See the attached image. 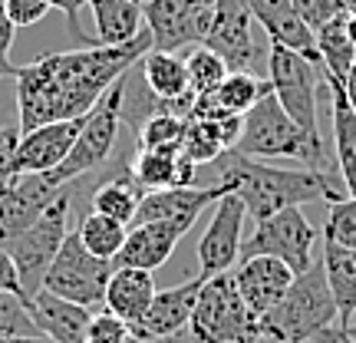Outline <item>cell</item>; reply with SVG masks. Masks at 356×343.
I'll list each match as a JSON object with an SVG mask.
<instances>
[{
  "label": "cell",
  "instance_id": "13",
  "mask_svg": "<svg viewBox=\"0 0 356 343\" xmlns=\"http://www.w3.org/2000/svg\"><path fill=\"white\" fill-rule=\"evenodd\" d=\"M66 185H56L50 172H13L0 182V241H10L37 221Z\"/></svg>",
  "mask_w": 356,
  "mask_h": 343
},
{
  "label": "cell",
  "instance_id": "9",
  "mask_svg": "<svg viewBox=\"0 0 356 343\" xmlns=\"http://www.w3.org/2000/svg\"><path fill=\"white\" fill-rule=\"evenodd\" d=\"M113 271V261L92 255L86 244L79 241V234H66L60 255L53 257L50 271L43 278V291L66 297V301H76L83 307H102Z\"/></svg>",
  "mask_w": 356,
  "mask_h": 343
},
{
  "label": "cell",
  "instance_id": "31",
  "mask_svg": "<svg viewBox=\"0 0 356 343\" xmlns=\"http://www.w3.org/2000/svg\"><path fill=\"white\" fill-rule=\"evenodd\" d=\"M188 119L172 109H159L149 119H142L136 129V149H181Z\"/></svg>",
  "mask_w": 356,
  "mask_h": 343
},
{
  "label": "cell",
  "instance_id": "28",
  "mask_svg": "<svg viewBox=\"0 0 356 343\" xmlns=\"http://www.w3.org/2000/svg\"><path fill=\"white\" fill-rule=\"evenodd\" d=\"M142 3L145 0H89V10L96 17V40L106 47L136 40L145 30Z\"/></svg>",
  "mask_w": 356,
  "mask_h": 343
},
{
  "label": "cell",
  "instance_id": "47",
  "mask_svg": "<svg viewBox=\"0 0 356 343\" xmlns=\"http://www.w3.org/2000/svg\"><path fill=\"white\" fill-rule=\"evenodd\" d=\"M202 3H215V0H202Z\"/></svg>",
  "mask_w": 356,
  "mask_h": 343
},
{
  "label": "cell",
  "instance_id": "37",
  "mask_svg": "<svg viewBox=\"0 0 356 343\" xmlns=\"http://www.w3.org/2000/svg\"><path fill=\"white\" fill-rule=\"evenodd\" d=\"M3 3H7V13L17 26H33L53 10L50 0H3Z\"/></svg>",
  "mask_w": 356,
  "mask_h": 343
},
{
  "label": "cell",
  "instance_id": "20",
  "mask_svg": "<svg viewBox=\"0 0 356 343\" xmlns=\"http://www.w3.org/2000/svg\"><path fill=\"white\" fill-rule=\"evenodd\" d=\"M139 66H142V79H145V86L152 89L155 99H162L172 113L188 115L191 102H195V93H191L185 60L178 53L149 50L139 60Z\"/></svg>",
  "mask_w": 356,
  "mask_h": 343
},
{
  "label": "cell",
  "instance_id": "21",
  "mask_svg": "<svg viewBox=\"0 0 356 343\" xmlns=\"http://www.w3.org/2000/svg\"><path fill=\"white\" fill-rule=\"evenodd\" d=\"M267 93H270V79H257L248 70H231L228 77L218 83L215 93L195 96L188 115H221V113L244 115L251 106L264 99Z\"/></svg>",
  "mask_w": 356,
  "mask_h": 343
},
{
  "label": "cell",
  "instance_id": "30",
  "mask_svg": "<svg viewBox=\"0 0 356 343\" xmlns=\"http://www.w3.org/2000/svg\"><path fill=\"white\" fill-rule=\"evenodd\" d=\"M76 234L92 255L113 261V257L119 255V248L126 244L129 225H122V221H115V218H109V215H102V212H89V215L79 221Z\"/></svg>",
  "mask_w": 356,
  "mask_h": 343
},
{
  "label": "cell",
  "instance_id": "3",
  "mask_svg": "<svg viewBox=\"0 0 356 343\" xmlns=\"http://www.w3.org/2000/svg\"><path fill=\"white\" fill-rule=\"evenodd\" d=\"M231 152L248 155V159H297L307 168L337 172V162L327 159V145L310 139L304 129L284 113V106L277 102L274 89L257 106H251L244 113L241 139H238V145Z\"/></svg>",
  "mask_w": 356,
  "mask_h": 343
},
{
  "label": "cell",
  "instance_id": "22",
  "mask_svg": "<svg viewBox=\"0 0 356 343\" xmlns=\"http://www.w3.org/2000/svg\"><path fill=\"white\" fill-rule=\"evenodd\" d=\"M33 320H37L40 333L50 337L53 343H86L92 307L56 297L50 291H40L33 297Z\"/></svg>",
  "mask_w": 356,
  "mask_h": 343
},
{
  "label": "cell",
  "instance_id": "24",
  "mask_svg": "<svg viewBox=\"0 0 356 343\" xmlns=\"http://www.w3.org/2000/svg\"><path fill=\"white\" fill-rule=\"evenodd\" d=\"M155 278L152 271H142V267H115L109 287H106V301L102 307L122 317L129 327H139V320L145 317V310L155 297Z\"/></svg>",
  "mask_w": 356,
  "mask_h": 343
},
{
  "label": "cell",
  "instance_id": "29",
  "mask_svg": "<svg viewBox=\"0 0 356 343\" xmlns=\"http://www.w3.org/2000/svg\"><path fill=\"white\" fill-rule=\"evenodd\" d=\"M317 53L323 60L327 77L343 83L350 66L356 63V43L350 40V30H346V13H340L337 20L317 30Z\"/></svg>",
  "mask_w": 356,
  "mask_h": 343
},
{
  "label": "cell",
  "instance_id": "35",
  "mask_svg": "<svg viewBox=\"0 0 356 343\" xmlns=\"http://www.w3.org/2000/svg\"><path fill=\"white\" fill-rule=\"evenodd\" d=\"M291 7L297 10V17L317 33L320 26H327L330 20H337L340 13H346V0H291Z\"/></svg>",
  "mask_w": 356,
  "mask_h": 343
},
{
  "label": "cell",
  "instance_id": "32",
  "mask_svg": "<svg viewBox=\"0 0 356 343\" xmlns=\"http://www.w3.org/2000/svg\"><path fill=\"white\" fill-rule=\"evenodd\" d=\"M185 66H188V83H191V93H195V96L215 93L218 83L231 73L228 63H225L215 50H208V47H191V53L185 56Z\"/></svg>",
  "mask_w": 356,
  "mask_h": 343
},
{
  "label": "cell",
  "instance_id": "41",
  "mask_svg": "<svg viewBox=\"0 0 356 343\" xmlns=\"http://www.w3.org/2000/svg\"><path fill=\"white\" fill-rule=\"evenodd\" d=\"M0 291L20 294V297L26 301L24 284H20V274H17V264H13V257H10V251H7V244L3 241H0Z\"/></svg>",
  "mask_w": 356,
  "mask_h": 343
},
{
  "label": "cell",
  "instance_id": "10",
  "mask_svg": "<svg viewBox=\"0 0 356 343\" xmlns=\"http://www.w3.org/2000/svg\"><path fill=\"white\" fill-rule=\"evenodd\" d=\"M323 238L300 208H284L277 215L257 221L251 238H244L241 257H280L293 274H304L317 261V241Z\"/></svg>",
  "mask_w": 356,
  "mask_h": 343
},
{
  "label": "cell",
  "instance_id": "26",
  "mask_svg": "<svg viewBox=\"0 0 356 343\" xmlns=\"http://www.w3.org/2000/svg\"><path fill=\"white\" fill-rule=\"evenodd\" d=\"M323 271L337 304V327L346 330L356 324V251L323 234Z\"/></svg>",
  "mask_w": 356,
  "mask_h": 343
},
{
  "label": "cell",
  "instance_id": "18",
  "mask_svg": "<svg viewBox=\"0 0 356 343\" xmlns=\"http://www.w3.org/2000/svg\"><path fill=\"white\" fill-rule=\"evenodd\" d=\"M202 284L204 278L195 274V278L175 284V287L155 291L145 317L139 320V327H132V337H172L178 330H188V320H191V310H195Z\"/></svg>",
  "mask_w": 356,
  "mask_h": 343
},
{
  "label": "cell",
  "instance_id": "25",
  "mask_svg": "<svg viewBox=\"0 0 356 343\" xmlns=\"http://www.w3.org/2000/svg\"><path fill=\"white\" fill-rule=\"evenodd\" d=\"M330 86V132H333V162L343 178L346 195L356 198V113L346 99L340 79L327 77Z\"/></svg>",
  "mask_w": 356,
  "mask_h": 343
},
{
  "label": "cell",
  "instance_id": "8",
  "mask_svg": "<svg viewBox=\"0 0 356 343\" xmlns=\"http://www.w3.org/2000/svg\"><path fill=\"white\" fill-rule=\"evenodd\" d=\"M122 99H126V77L115 79L113 89L102 96L99 106L86 115V122L79 129L70 155L50 172V178L56 185H70V182L83 178L86 172L109 162L115 139H119V129H122Z\"/></svg>",
  "mask_w": 356,
  "mask_h": 343
},
{
  "label": "cell",
  "instance_id": "40",
  "mask_svg": "<svg viewBox=\"0 0 356 343\" xmlns=\"http://www.w3.org/2000/svg\"><path fill=\"white\" fill-rule=\"evenodd\" d=\"M20 126H0V182L13 175V159H17V145H20Z\"/></svg>",
  "mask_w": 356,
  "mask_h": 343
},
{
  "label": "cell",
  "instance_id": "5",
  "mask_svg": "<svg viewBox=\"0 0 356 343\" xmlns=\"http://www.w3.org/2000/svg\"><path fill=\"white\" fill-rule=\"evenodd\" d=\"M188 333L198 343H257L261 337V320L244 304L241 291L234 284V274H215L204 278L195 310L188 320Z\"/></svg>",
  "mask_w": 356,
  "mask_h": 343
},
{
  "label": "cell",
  "instance_id": "33",
  "mask_svg": "<svg viewBox=\"0 0 356 343\" xmlns=\"http://www.w3.org/2000/svg\"><path fill=\"white\" fill-rule=\"evenodd\" d=\"M0 337H40L33 304L20 294L0 291Z\"/></svg>",
  "mask_w": 356,
  "mask_h": 343
},
{
  "label": "cell",
  "instance_id": "14",
  "mask_svg": "<svg viewBox=\"0 0 356 343\" xmlns=\"http://www.w3.org/2000/svg\"><path fill=\"white\" fill-rule=\"evenodd\" d=\"M254 24L257 20L248 7V0H215L211 30H208L202 47L215 50L228 63V70H248L257 56Z\"/></svg>",
  "mask_w": 356,
  "mask_h": 343
},
{
  "label": "cell",
  "instance_id": "39",
  "mask_svg": "<svg viewBox=\"0 0 356 343\" xmlns=\"http://www.w3.org/2000/svg\"><path fill=\"white\" fill-rule=\"evenodd\" d=\"M13 37H17V24L10 20V13H7V3L0 0V77H13V70H17L10 63Z\"/></svg>",
  "mask_w": 356,
  "mask_h": 343
},
{
  "label": "cell",
  "instance_id": "7",
  "mask_svg": "<svg viewBox=\"0 0 356 343\" xmlns=\"http://www.w3.org/2000/svg\"><path fill=\"white\" fill-rule=\"evenodd\" d=\"M70 202H73V191L63 189L56 195V202H53L30 228L20 231L10 241H3L13 257V264H17V274H20V284H24V294L30 304H33V297L43 291V278H47L53 257L60 255L66 234H70V231H66Z\"/></svg>",
  "mask_w": 356,
  "mask_h": 343
},
{
  "label": "cell",
  "instance_id": "38",
  "mask_svg": "<svg viewBox=\"0 0 356 343\" xmlns=\"http://www.w3.org/2000/svg\"><path fill=\"white\" fill-rule=\"evenodd\" d=\"M50 7H53V10H60V13L66 17V30L73 33V40H79L83 47H92V43H99V40L86 37V33L79 30V10H83V7H89V0H50Z\"/></svg>",
  "mask_w": 356,
  "mask_h": 343
},
{
  "label": "cell",
  "instance_id": "11",
  "mask_svg": "<svg viewBox=\"0 0 356 343\" xmlns=\"http://www.w3.org/2000/svg\"><path fill=\"white\" fill-rule=\"evenodd\" d=\"M215 3L202 0H145L142 20L152 37V50L178 53L185 47H202L211 30Z\"/></svg>",
  "mask_w": 356,
  "mask_h": 343
},
{
  "label": "cell",
  "instance_id": "50",
  "mask_svg": "<svg viewBox=\"0 0 356 343\" xmlns=\"http://www.w3.org/2000/svg\"><path fill=\"white\" fill-rule=\"evenodd\" d=\"M310 343H317V340H310Z\"/></svg>",
  "mask_w": 356,
  "mask_h": 343
},
{
  "label": "cell",
  "instance_id": "12",
  "mask_svg": "<svg viewBox=\"0 0 356 343\" xmlns=\"http://www.w3.org/2000/svg\"><path fill=\"white\" fill-rule=\"evenodd\" d=\"M211 221L204 234L198 238V274L202 278H215L225 271H234V264L241 261V228L248 208L234 191H225L215 205H211Z\"/></svg>",
  "mask_w": 356,
  "mask_h": 343
},
{
  "label": "cell",
  "instance_id": "6",
  "mask_svg": "<svg viewBox=\"0 0 356 343\" xmlns=\"http://www.w3.org/2000/svg\"><path fill=\"white\" fill-rule=\"evenodd\" d=\"M327 77L323 63L310 60L304 53H293L280 43H270L267 53V79L284 113L291 115L297 126L304 129L310 139L323 142L320 136V79Z\"/></svg>",
  "mask_w": 356,
  "mask_h": 343
},
{
  "label": "cell",
  "instance_id": "2",
  "mask_svg": "<svg viewBox=\"0 0 356 343\" xmlns=\"http://www.w3.org/2000/svg\"><path fill=\"white\" fill-rule=\"evenodd\" d=\"M215 166L218 182H225L241 198L254 221H264L284 208H304L310 202L330 205L346 198V185L337 172H320L307 166L280 168L238 152H225Z\"/></svg>",
  "mask_w": 356,
  "mask_h": 343
},
{
  "label": "cell",
  "instance_id": "1",
  "mask_svg": "<svg viewBox=\"0 0 356 343\" xmlns=\"http://www.w3.org/2000/svg\"><path fill=\"white\" fill-rule=\"evenodd\" d=\"M149 50H152V37L149 30H142L136 40L119 47L92 43L73 53H47L37 56L33 63L17 66L13 83H17L20 132L60 119L89 115L113 89L115 79L126 77Z\"/></svg>",
  "mask_w": 356,
  "mask_h": 343
},
{
  "label": "cell",
  "instance_id": "27",
  "mask_svg": "<svg viewBox=\"0 0 356 343\" xmlns=\"http://www.w3.org/2000/svg\"><path fill=\"white\" fill-rule=\"evenodd\" d=\"M142 195H145V189L132 178L129 162H119L99 178V185L92 191V212H102V215L115 218L122 225H132Z\"/></svg>",
  "mask_w": 356,
  "mask_h": 343
},
{
  "label": "cell",
  "instance_id": "19",
  "mask_svg": "<svg viewBox=\"0 0 356 343\" xmlns=\"http://www.w3.org/2000/svg\"><path fill=\"white\" fill-rule=\"evenodd\" d=\"M185 238V231H178L172 221H139L129 225L126 244L113 257L115 267H142V271H159L168 257L175 255L178 241Z\"/></svg>",
  "mask_w": 356,
  "mask_h": 343
},
{
  "label": "cell",
  "instance_id": "16",
  "mask_svg": "<svg viewBox=\"0 0 356 343\" xmlns=\"http://www.w3.org/2000/svg\"><path fill=\"white\" fill-rule=\"evenodd\" d=\"M231 274H234V284L241 291L244 304L251 307V314L257 320L264 317L270 307H277V301L287 294V287L297 278L280 257H267V255L241 257Z\"/></svg>",
  "mask_w": 356,
  "mask_h": 343
},
{
  "label": "cell",
  "instance_id": "48",
  "mask_svg": "<svg viewBox=\"0 0 356 343\" xmlns=\"http://www.w3.org/2000/svg\"><path fill=\"white\" fill-rule=\"evenodd\" d=\"M86 343H96V340H86Z\"/></svg>",
  "mask_w": 356,
  "mask_h": 343
},
{
  "label": "cell",
  "instance_id": "45",
  "mask_svg": "<svg viewBox=\"0 0 356 343\" xmlns=\"http://www.w3.org/2000/svg\"><path fill=\"white\" fill-rule=\"evenodd\" d=\"M346 337H350V340L356 343V324H353V327H346Z\"/></svg>",
  "mask_w": 356,
  "mask_h": 343
},
{
  "label": "cell",
  "instance_id": "17",
  "mask_svg": "<svg viewBox=\"0 0 356 343\" xmlns=\"http://www.w3.org/2000/svg\"><path fill=\"white\" fill-rule=\"evenodd\" d=\"M83 122H86V115L47 122V126H37V129H30V132H24L20 145H17L13 172H53L70 155Z\"/></svg>",
  "mask_w": 356,
  "mask_h": 343
},
{
  "label": "cell",
  "instance_id": "4",
  "mask_svg": "<svg viewBox=\"0 0 356 343\" xmlns=\"http://www.w3.org/2000/svg\"><path fill=\"white\" fill-rule=\"evenodd\" d=\"M337 324L323 257H317L304 274H297L287 294L261 317V337L270 343H310L320 330Z\"/></svg>",
  "mask_w": 356,
  "mask_h": 343
},
{
  "label": "cell",
  "instance_id": "42",
  "mask_svg": "<svg viewBox=\"0 0 356 343\" xmlns=\"http://www.w3.org/2000/svg\"><path fill=\"white\" fill-rule=\"evenodd\" d=\"M132 343H198L188 330H178L172 337H132Z\"/></svg>",
  "mask_w": 356,
  "mask_h": 343
},
{
  "label": "cell",
  "instance_id": "49",
  "mask_svg": "<svg viewBox=\"0 0 356 343\" xmlns=\"http://www.w3.org/2000/svg\"><path fill=\"white\" fill-rule=\"evenodd\" d=\"M248 3H254V0H248Z\"/></svg>",
  "mask_w": 356,
  "mask_h": 343
},
{
  "label": "cell",
  "instance_id": "36",
  "mask_svg": "<svg viewBox=\"0 0 356 343\" xmlns=\"http://www.w3.org/2000/svg\"><path fill=\"white\" fill-rule=\"evenodd\" d=\"M86 340H96V343H132V327H129L122 317H115V314H109V310H102V314H92V320H89Z\"/></svg>",
  "mask_w": 356,
  "mask_h": 343
},
{
  "label": "cell",
  "instance_id": "46",
  "mask_svg": "<svg viewBox=\"0 0 356 343\" xmlns=\"http://www.w3.org/2000/svg\"><path fill=\"white\" fill-rule=\"evenodd\" d=\"M346 10H356V0H346Z\"/></svg>",
  "mask_w": 356,
  "mask_h": 343
},
{
  "label": "cell",
  "instance_id": "44",
  "mask_svg": "<svg viewBox=\"0 0 356 343\" xmlns=\"http://www.w3.org/2000/svg\"><path fill=\"white\" fill-rule=\"evenodd\" d=\"M0 343H53V340L40 333V337H0Z\"/></svg>",
  "mask_w": 356,
  "mask_h": 343
},
{
  "label": "cell",
  "instance_id": "43",
  "mask_svg": "<svg viewBox=\"0 0 356 343\" xmlns=\"http://www.w3.org/2000/svg\"><path fill=\"white\" fill-rule=\"evenodd\" d=\"M346 93V99H350V106H353V113H356V63L350 66V73H346V79L340 83Z\"/></svg>",
  "mask_w": 356,
  "mask_h": 343
},
{
  "label": "cell",
  "instance_id": "23",
  "mask_svg": "<svg viewBox=\"0 0 356 343\" xmlns=\"http://www.w3.org/2000/svg\"><path fill=\"white\" fill-rule=\"evenodd\" d=\"M129 172L145 191L195 185V162L181 149H136Z\"/></svg>",
  "mask_w": 356,
  "mask_h": 343
},
{
  "label": "cell",
  "instance_id": "34",
  "mask_svg": "<svg viewBox=\"0 0 356 343\" xmlns=\"http://www.w3.org/2000/svg\"><path fill=\"white\" fill-rule=\"evenodd\" d=\"M323 234L333 238L343 248L356 251V198H340V202L327 205V221H323Z\"/></svg>",
  "mask_w": 356,
  "mask_h": 343
},
{
  "label": "cell",
  "instance_id": "15",
  "mask_svg": "<svg viewBox=\"0 0 356 343\" xmlns=\"http://www.w3.org/2000/svg\"><path fill=\"white\" fill-rule=\"evenodd\" d=\"M225 191H231L225 182L215 185H175V189H159V191H145L136 212V221H172L178 231L188 234L191 225L198 221L208 205H215Z\"/></svg>",
  "mask_w": 356,
  "mask_h": 343
}]
</instances>
